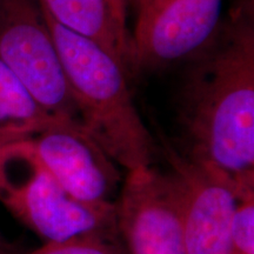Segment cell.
<instances>
[{
    "mask_svg": "<svg viewBox=\"0 0 254 254\" xmlns=\"http://www.w3.org/2000/svg\"><path fill=\"white\" fill-rule=\"evenodd\" d=\"M180 92L182 153L254 196V0H237L190 59Z\"/></svg>",
    "mask_w": 254,
    "mask_h": 254,
    "instance_id": "obj_1",
    "label": "cell"
},
{
    "mask_svg": "<svg viewBox=\"0 0 254 254\" xmlns=\"http://www.w3.org/2000/svg\"><path fill=\"white\" fill-rule=\"evenodd\" d=\"M82 129L127 171L152 166L159 144L139 114L127 82V69L95 41L63 27L43 12Z\"/></svg>",
    "mask_w": 254,
    "mask_h": 254,
    "instance_id": "obj_2",
    "label": "cell"
},
{
    "mask_svg": "<svg viewBox=\"0 0 254 254\" xmlns=\"http://www.w3.org/2000/svg\"><path fill=\"white\" fill-rule=\"evenodd\" d=\"M0 202L45 243L120 238L114 202L90 205L72 198L40 160L31 139L0 145Z\"/></svg>",
    "mask_w": 254,
    "mask_h": 254,
    "instance_id": "obj_3",
    "label": "cell"
},
{
    "mask_svg": "<svg viewBox=\"0 0 254 254\" xmlns=\"http://www.w3.org/2000/svg\"><path fill=\"white\" fill-rule=\"evenodd\" d=\"M0 62L43 109L81 127L58 49L37 0H0Z\"/></svg>",
    "mask_w": 254,
    "mask_h": 254,
    "instance_id": "obj_4",
    "label": "cell"
},
{
    "mask_svg": "<svg viewBox=\"0 0 254 254\" xmlns=\"http://www.w3.org/2000/svg\"><path fill=\"white\" fill-rule=\"evenodd\" d=\"M224 0H148L131 36L132 68H164L194 57L220 26Z\"/></svg>",
    "mask_w": 254,
    "mask_h": 254,
    "instance_id": "obj_5",
    "label": "cell"
},
{
    "mask_svg": "<svg viewBox=\"0 0 254 254\" xmlns=\"http://www.w3.org/2000/svg\"><path fill=\"white\" fill-rule=\"evenodd\" d=\"M114 206L128 254H186L179 198L167 171L154 165L127 171Z\"/></svg>",
    "mask_w": 254,
    "mask_h": 254,
    "instance_id": "obj_6",
    "label": "cell"
},
{
    "mask_svg": "<svg viewBox=\"0 0 254 254\" xmlns=\"http://www.w3.org/2000/svg\"><path fill=\"white\" fill-rule=\"evenodd\" d=\"M159 152L179 198L186 254L230 253L231 222L239 202L230 183L164 138Z\"/></svg>",
    "mask_w": 254,
    "mask_h": 254,
    "instance_id": "obj_7",
    "label": "cell"
},
{
    "mask_svg": "<svg viewBox=\"0 0 254 254\" xmlns=\"http://www.w3.org/2000/svg\"><path fill=\"white\" fill-rule=\"evenodd\" d=\"M37 154L60 186L78 201L113 202L120 172L99 145L75 124L60 122L31 139Z\"/></svg>",
    "mask_w": 254,
    "mask_h": 254,
    "instance_id": "obj_8",
    "label": "cell"
},
{
    "mask_svg": "<svg viewBox=\"0 0 254 254\" xmlns=\"http://www.w3.org/2000/svg\"><path fill=\"white\" fill-rule=\"evenodd\" d=\"M41 11L63 27L95 41L133 71L131 36L118 24L107 0H37Z\"/></svg>",
    "mask_w": 254,
    "mask_h": 254,
    "instance_id": "obj_9",
    "label": "cell"
},
{
    "mask_svg": "<svg viewBox=\"0 0 254 254\" xmlns=\"http://www.w3.org/2000/svg\"><path fill=\"white\" fill-rule=\"evenodd\" d=\"M60 122L66 120L43 109L23 82L0 62V145L32 139Z\"/></svg>",
    "mask_w": 254,
    "mask_h": 254,
    "instance_id": "obj_10",
    "label": "cell"
},
{
    "mask_svg": "<svg viewBox=\"0 0 254 254\" xmlns=\"http://www.w3.org/2000/svg\"><path fill=\"white\" fill-rule=\"evenodd\" d=\"M24 254H128L120 238L101 236L75 237L45 245Z\"/></svg>",
    "mask_w": 254,
    "mask_h": 254,
    "instance_id": "obj_11",
    "label": "cell"
},
{
    "mask_svg": "<svg viewBox=\"0 0 254 254\" xmlns=\"http://www.w3.org/2000/svg\"><path fill=\"white\" fill-rule=\"evenodd\" d=\"M228 254H254V196L238 202L231 222Z\"/></svg>",
    "mask_w": 254,
    "mask_h": 254,
    "instance_id": "obj_12",
    "label": "cell"
},
{
    "mask_svg": "<svg viewBox=\"0 0 254 254\" xmlns=\"http://www.w3.org/2000/svg\"><path fill=\"white\" fill-rule=\"evenodd\" d=\"M111 11L124 30L127 31V4L126 0H107Z\"/></svg>",
    "mask_w": 254,
    "mask_h": 254,
    "instance_id": "obj_13",
    "label": "cell"
},
{
    "mask_svg": "<svg viewBox=\"0 0 254 254\" xmlns=\"http://www.w3.org/2000/svg\"><path fill=\"white\" fill-rule=\"evenodd\" d=\"M0 254H20L13 246L6 244L5 241L0 243Z\"/></svg>",
    "mask_w": 254,
    "mask_h": 254,
    "instance_id": "obj_14",
    "label": "cell"
},
{
    "mask_svg": "<svg viewBox=\"0 0 254 254\" xmlns=\"http://www.w3.org/2000/svg\"><path fill=\"white\" fill-rule=\"evenodd\" d=\"M147 1L148 0H126V4L127 7H128V6H133V7L136 9V12H139L142 8V6H144Z\"/></svg>",
    "mask_w": 254,
    "mask_h": 254,
    "instance_id": "obj_15",
    "label": "cell"
},
{
    "mask_svg": "<svg viewBox=\"0 0 254 254\" xmlns=\"http://www.w3.org/2000/svg\"><path fill=\"white\" fill-rule=\"evenodd\" d=\"M2 241H4V240H2V238H1V236H0V243H2Z\"/></svg>",
    "mask_w": 254,
    "mask_h": 254,
    "instance_id": "obj_16",
    "label": "cell"
}]
</instances>
